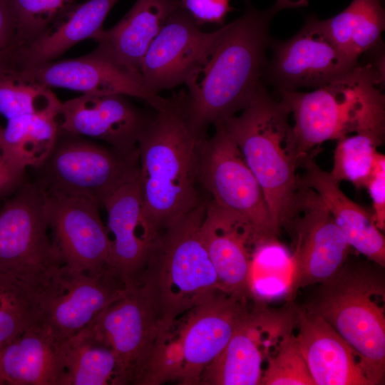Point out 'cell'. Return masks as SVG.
Returning a JSON list of instances; mask_svg holds the SVG:
<instances>
[{
  "instance_id": "36",
  "label": "cell",
  "mask_w": 385,
  "mask_h": 385,
  "mask_svg": "<svg viewBox=\"0 0 385 385\" xmlns=\"http://www.w3.org/2000/svg\"><path fill=\"white\" fill-rule=\"evenodd\" d=\"M366 188L373 203L374 224L382 232L385 228V156L379 152Z\"/></svg>"
},
{
  "instance_id": "1",
  "label": "cell",
  "mask_w": 385,
  "mask_h": 385,
  "mask_svg": "<svg viewBox=\"0 0 385 385\" xmlns=\"http://www.w3.org/2000/svg\"><path fill=\"white\" fill-rule=\"evenodd\" d=\"M245 3L243 14L217 29L185 82L190 124L202 135L210 125L248 105L262 86L272 19L283 9L307 5L308 0H276L263 10L250 0Z\"/></svg>"
},
{
  "instance_id": "7",
  "label": "cell",
  "mask_w": 385,
  "mask_h": 385,
  "mask_svg": "<svg viewBox=\"0 0 385 385\" xmlns=\"http://www.w3.org/2000/svg\"><path fill=\"white\" fill-rule=\"evenodd\" d=\"M249 297L217 290L160 331L154 369L160 382L198 384L248 312Z\"/></svg>"
},
{
  "instance_id": "21",
  "label": "cell",
  "mask_w": 385,
  "mask_h": 385,
  "mask_svg": "<svg viewBox=\"0 0 385 385\" xmlns=\"http://www.w3.org/2000/svg\"><path fill=\"white\" fill-rule=\"evenodd\" d=\"M296 327L314 385H373L359 354L323 318L297 309Z\"/></svg>"
},
{
  "instance_id": "5",
  "label": "cell",
  "mask_w": 385,
  "mask_h": 385,
  "mask_svg": "<svg viewBox=\"0 0 385 385\" xmlns=\"http://www.w3.org/2000/svg\"><path fill=\"white\" fill-rule=\"evenodd\" d=\"M289 115L262 85L239 115L221 121L257 180L279 232L289 222L300 184L301 158Z\"/></svg>"
},
{
  "instance_id": "23",
  "label": "cell",
  "mask_w": 385,
  "mask_h": 385,
  "mask_svg": "<svg viewBox=\"0 0 385 385\" xmlns=\"http://www.w3.org/2000/svg\"><path fill=\"white\" fill-rule=\"evenodd\" d=\"M180 6L181 0H136L114 26L93 36L97 47L93 52L140 76L141 63L148 47Z\"/></svg>"
},
{
  "instance_id": "20",
  "label": "cell",
  "mask_w": 385,
  "mask_h": 385,
  "mask_svg": "<svg viewBox=\"0 0 385 385\" xmlns=\"http://www.w3.org/2000/svg\"><path fill=\"white\" fill-rule=\"evenodd\" d=\"M201 236L216 271L219 289L250 297L248 281L255 248L262 239L242 217L207 200Z\"/></svg>"
},
{
  "instance_id": "16",
  "label": "cell",
  "mask_w": 385,
  "mask_h": 385,
  "mask_svg": "<svg viewBox=\"0 0 385 385\" xmlns=\"http://www.w3.org/2000/svg\"><path fill=\"white\" fill-rule=\"evenodd\" d=\"M45 193L50 234L63 265L91 272L111 269V242L100 217L101 205L93 200Z\"/></svg>"
},
{
  "instance_id": "32",
  "label": "cell",
  "mask_w": 385,
  "mask_h": 385,
  "mask_svg": "<svg viewBox=\"0 0 385 385\" xmlns=\"http://www.w3.org/2000/svg\"><path fill=\"white\" fill-rule=\"evenodd\" d=\"M383 142L384 139L369 133H354L339 139L330 176L339 184L348 181L357 188H366L374 167L377 147Z\"/></svg>"
},
{
  "instance_id": "10",
  "label": "cell",
  "mask_w": 385,
  "mask_h": 385,
  "mask_svg": "<svg viewBox=\"0 0 385 385\" xmlns=\"http://www.w3.org/2000/svg\"><path fill=\"white\" fill-rule=\"evenodd\" d=\"M202 145L198 181L219 207L249 222L262 239L277 237L263 191L221 122Z\"/></svg>"
},
{
  "instance_id": "40",
  "label": "cell",
  "mask_w": 385,
  "mask_h": 385,
  "mask_svg": "<svg viewBox=\"0 0 385 385\" xmlns=\"http://www.w3.org/2000/svg\"><path fill=\"white\" fill-rule=\"evenodd\" d=\"M18 47L14 46L8 49L0 50V75L17 72L21 66Z\"/></svg>"
},
{
  "instance_id": "19",
  "label": "cell",
  "mask_w": 385,
  "mask_h": 385,
  "mask_svg": "<svg viewBox=\"0 0 385 385\" xmlns=\"http://www.w3.org/2000/svg\"><path fill=\"white\" fill-rule=\"evenodd\" d=\"M217 34L201 31L182 6L175 9L143 58L140 73L145 89L155 96L185 83Z\"/></svg>"
},
{
  "instance_id": "29",
  "label": "cell",
  "mask_w": 385,
  "mask_h": 385,
  "mask_svg": "<svg viewBox=\"0 0 385 385\" xmlns=\"http://www.w3.org/2000/svg\"><path fill=\"white\" fill-rule=\"evenodd\" d=\"M322 21L340 51L359 61L381 42L385 27L382 0H353L342 12Z\"/></svg>"
},
{
  "instance_id": "42",
  "label": "cell",
  "mask_w": 385,
  "mask_h": 385,
  "mask_svg": "<svg viewBox=\"0 0 385 385\" xmlns=\"http://www.w3.org/2000/svg\"><path fill=\"white\" fill-rule=\"evenodd\" d=\"M1 131H2V128H0V137H1Z\"/></svg>"
},
{
  "instance_id": "24",
  "label": "cell",
  "mask_w": 385,
  "mask_h": 385,
  "mask_svg": "<svg viewBox=\"0 0 385 385\" xmlns=\"http://www.w3.org/2000/svg\"><path fill=\"white\" fill-rule=\"evenodd\" d=\"M300 165L304 168L300 182L322 197L350 247L384 267L385 238L375 225L372 213L347 197L339 184L312 158L307 155Z\"/></svg>"
},
{
  "instance_id": "4",
  "label": "cell",
  "mask_w": 385,
  "mask_h": 385,
  "mask_svg": "<svg viewBox=\"0 0 385 385\" xmlns=\"http://www.w3.org/2000/svg\"><path fill=\"white\" fill-rule=\"evenodd\" d=\"M207 201L160 231L151 248L139 286L160 330L220 289L200 232Z\"/></svg>"
},
{
  "instance_id": "9",
  "label": "cell",
  "mask_w": 385,
  "mask_h": 385,
  "mask_svg": "<svg viewBox=\"0 0 385 385\" xmlns=\"http://www.w3.org/2000/svg\"><path fill=\"white\" fill-rule=\"evenodd\" d=\"M36 182L46 192L103 201L139 172L138 157L59 133Z\"/></svg>"
},
{
  "instance_id": "31",
  "label": "cell",
  "mask_w": 385,
  "mask_h": 385,
  "mask_svg": "<svg viewBox=\"0 0 385 385\" xmlns=\"http://www.w3.org/2000/svg\"><path fill=\"white\" fill-rule=\"evenodd\" d=\"M39 322L37 289L0 272V349Z\"/></svg>"
},
{
  "instance_id": "18",
  "label": "cell",
  "mask_w": 385,
  "mask_h": 385,
  "mask_svg": "<svg viewBox=\"0 0 385 385\" xmlns=\"http://www.w3.org/2000/svg\"><path fill=\"white\" fill-rule=\"evenodd\" d=\"M102 205L108 214L111 269L127 287L139 286L159 234L146 217L139 172L111 192Z\"/></svg>"
},
{
  "instance_id": "12",
  "label": "cell",
  "mask_w": 385,
  "mask_h": 385,
  "mask_svg": "<svg viewBox=\"0 0 385 385\" xmlns=\"http://www.w3.org/2000/svg\"><path fill=\"white\" fill-rule=\"evenodd\" d=\"M297 308L263 302L249 309L222 352L203 370L198 384H261L264 369L284 337L296 326Z\"/></svg>"
},
{
  "instance_id": "2",
  "label": "cell",
  "mask_w": 385,
  "mask_h": 385,
  "mask_svg": "<svg viewBox=\"0 0 385 385\" xmlns=\"http://www.w3.org/2000/svg\"><path fill=\"white\" fill-rule=\"evenodd\" d=\"M150 106L152 118L138 145L139 177L146 217L159 233L198 206V171L202 145L207 137L192 127L185 90Z\"/></svg>"
},
{
  "instance_id": "14",
  "label": "cell",
  "mask_w": 385,
  "mask_h": 385,
  "mask_svg": "<svg viewBox=\"0 0 385 385\" xmlns=\"http://www.w3.org/2000/svg\"><path fill=\"white\" fill-rule=\"evenodd\" d=\"M91 326L115 355L123 385H147L160 330L153 306L140 286L128 287Z\"/></svg>"
},
{
  "instance_id": "13",
  "label": "cell",
  "mask_w": 385,
  "mask_h": 385,
  "mask_svg": "<svg viewBox=\"0 0 385 385\" xmlns=\"http://www.w3.org/2000/svg\"><path fill=\"white\" fill-rule=\"evenodd\" d=\"M127 289L111 269L91 272L63 265L38 290L41 322L63 342L92 324Z\"/></svg>"
},
{
  "instance_id": "30",
  "label": "cell",
  "mask_w": 385,
  "mask_h": 385,
  "mask_svg": "<svg viewBox=\"0 0 385 385\" xmlns=\"http://www.w3.org/2000/svg\"><path fill=\"white\" fill-rule=\"evenodd\" d=\"M292 272V252L277 237L262 240L256 245L250 265V297L259 302L287 297Z\"/></svg>"
},
{
  "instance_id": "34",
  "label": "cell",
  "mask_w": 385,
  "mask_h": 385,
  "mask_svg": "<svg viewBox=\"0 0 385 385\" xmlns=\"http://www.w3.org/2000/svg\"><path fill=\"white\" fill-rule=\"evenodd\" d=\"M261 384L314 385L293 330L268 359Z\"/></svg>"
},
{
  "instance_id": "11",
  "label": "cell",
  "mask_w": 385,
  "mask_h": 385,
  "mask_svg": "<svg viewBox=\"0 0 385 385\" xmlns=\"http://www.w3.org/2000/svg\"><path fill=\"white\" fill-rule=\"evenodd\" d=\"M287 227L295 234L291 299L298 289L333 278L348 260L351 247L322 197L301 182Z\"/></svg>"
},
{
  "instance_id": "37",
  "label": "cell",
  "mask_w": 385,
  "mask_h": 385,
  "mask_svg": "<svg viewBox=\"0 0 385 385\" xmlns=\"http://www.w3.org/2000/svg\"><path fill=\"white\" fill-rule=\"evenodd\" d=\"M181 6L199 26L205 24H223L232 11L229 0H181Z\"/></svg>"
},
{
  "instance_id": "8",
  "label": "cell",
  "mask_w": 385,
  "mask_h": 385,
  "mask_svg": "<svg viewBox=\"0 0 385 385\" xmlns=\"http://www.w3.org/2000/svg\"><path fill=\"white\" fill-rule=\"evenodd\" d=\"M63 263L53 243L44 190L19 186L0 209V272L38 290Z\"/></svg>"
},
{
  "instance_id": "28",
  "label": "cell",
  "mask_w": 385,
  "mask_h": 385,
  "mask_svg": "<svg viewBox=\"0 0 385 385\" xmlns=\"http://www.w3.org/2000/svg\"><path fill=\"white\" fill-rule=\"evenodd\" d=\"M62 355L59 385H123L115 355L91 324L62 342Z\"/></svg>"
},
{
  "instance_id": "39",
  "label": "cell",
  "mask_w": 385,
  "mask_h": 385,
  "mask_svg": "<svg viewBox=\"0 0 385 385\" xmlns=\"http://www.w3.org/2000/svg\"><path fill=\"white\" fill-rule=\"evenodd\" d=\"M22 175L13 171L6 165L0 150V197L19 185Z\"/></svg>"
},
{
  "instance_id": "17",
  "label": "cell",
  "mask_w": 385,
  "mask_h": 385,
  "mask_svg": "<svg viewBox=\"0 0 385 385\" xmlns=\"http://www.w3.org/2000/svg\"><path fill=\"white\" fill-rule=\"evenodd\" d=\"M123 95L85 94L61 103L60 133L101 140L116 151L138 157V140L152 118Z\"/></svg>"
},
{
  "instance_id": "3",
  "label": "cell",
  "mask_w": 385,
  "mask_h": 385,
  "mask_svg": "<svg viewBox=\"0 0 385 385\" xmlns=\"http://www.w3.org/2000/svg\"><path fill=\"white\" fill-rule=\"evenodd\" d=\"M379 64L359 63L309 92L278 91L294 119L293 130L302 160L324 141L351 133H369L384 140L385 98Z\"/></svg>"
},
{
  "instance_id": "26",
  "label": "cell",
  "mask_w": 385,
  "mask_h": 385,
  "mask_svg": "<svg viewBox=\"0 0 385 385\" xmlns=\"http://www.w3.org/2000/svg\"><path fill=\"white\" fill-rule=\"evenodd\" d=\"M118 1L87 0L72 5L38 38L19 48L21 69L54 61L80 41L93 38Z\"/></svg>"
},
{
  "instance_id": "33",
  "label": "cell",
  "mask_w": 385,
  "mask_h": 385,
  "mask_svg": "<svg viewBox=\"0 0 385 385\" xmlns=\"http://www.w3.org/2000/svg\"><path fill=\"white\" fill-rule=\"evenodd\" d=\"M61 104L49 88L24 78L19 71L0 75V113L7 120L58 110Z\"/></svg>"
},
{
  "instance_id": "22",
  "label": "cell",
  "mask_w": 385,
  "mask_h": 385,
  "mask_svg": "<svg viewBox=\"0 0 385 385\" xmlns=\"http://www.w3.org/2000/svg\"><path fill=\"white\" fill-rule=\"evenodd\" d=\"M19 75L48 88H63L85 94L130 96L148 104L158 96H152L145 89L140 76L122 69L93 51L76 58L23 68Z\"/></svg>"
},
{
  "instance_id": "6",
  "label": "cell",
  "mask_w": 385,
  "mask_h": 385,
  "mask_svg": "<svg viewBox=\"0 0 385 385\" xmlns=\"http://www.w3.org/2000/svg\"><path fill=\"white\" fill-rule=\"evenodd\" d=\"M383 267L348 262L320 286L304 308L327 322L359 354L373 385L385 374V281Z\"/></svg>"
},
{
  "instance_id": "38",
  "label": "cell",
  "mask_w": 385,
  "mask_h": 385,
  "mask_svg": "<svg viewBox=\"0 0 385 385\" xmlns=\"http://www.w3.org/2000/svg\"><path fill=\"white\" fill-rule=\"evenodd\" d=\"M16 19L12 0H0V50L15 45Z\"/></svg>"
},
{
  "instance_id": "41",
  "label": "cell",
  "mask_w": 385,
  "mask_h": 385,
  "mask_svg": "<svg viewBox=\"0 0 385 385\" xmlns=\"http://www.w3.org/2000/svg\"><path fill=\"white\" fill-rule=\"evenodd\" d=\"M5 384V381L2 375L1 362H0V385Z\"/></svg>"
},
{
  "instance_id": "15",
  "label": "cell",
  "mask_w": 385,
  "mask_h": 385,
  "mask_svg": "<svg viewBox=\"0 0 385 385\" xmlns=\"http://www.w3.org/2000/svg\"><path fill=\"white\" fill-rule=\"evenodd\" d=\"M267 77L277 91L319 88L356 65L336 46L322 20L309 17L291 38L274 43Z\"/></svg>"
},
{
  "instance_id": "25",
  "label": "cell",
  "mask_w": 385,
  "mask_h": 385,
  "mask_svg": "<svg viewBox=\"0 0 385 385\" xmlns=\"http://www.w3.org/2000/svg\"><path fill=\"white\" fill-rule=\"evenodd\" d=\"M0 362L5 384L59 385L62 342L39 322L0 349Z\"/></svg>"
},
{
  "instance_id": "35",
  "label": "cell",
  "mask_w": 385,
  "mask_h": 385,
  "mask_svg": "<svg viewBox=\"0 0 385 385\" xmlns=\"http://www.w3.org/2000/svg\"><path fill=\"white\" fill-rule=\"evenodd\" d=\"M16 19L15 45L24 48L43 34L74 0H12Z\"/></svg>"
},
{
  "instance_id": "27",
  "label": "cell",
  "mask_w": 385,
  "mask_h": 385,
  "mask_svg": "<svg viewBox=\"0 0 385 385\" xmlns=\"http://www.w3.org/2000/svg\"><path fill=\"white\" fill-rule=\"evenodd\" d=\"M58 112L59 109L7 120L0 137V150L13 171L23 175L27 168H37L48 158L60 133Z\"/></svg>"
}]
</instances>
